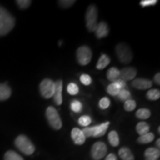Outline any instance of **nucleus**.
I'll use <instances>...</instances> for the list:
<instances>
[{
	"instance_id": "obj_1",
	"label": "nucleus",
	"mask_w": 160,
	"mask_h": 160,
	"mask_svg": "<svg viewBox=\"0 0 160 160\" xmlns=\"http://www.w3.org/2000/svg\"><path fill=\"white\" fill-rule=\"evenodd\" d=\"M15 25V19L5 8L0 6V36L9 33Z\"/></svg>"
},
{
	"instance_id": "obj_2",
	"label": "nucleus",
	"mask_w": 160,
	"mask_h": 160,
	"mask_svg": "<svg viewBox=\"0 0 160 160\" xmlns=\"http://www.w3.org/2000/svg\"><path fill=\"white\" fill-rule=\"evenodd\" d=\"M97 8L95 5H90L88 8L85 14L86 27L90 32H95L97 27Z\"/></svg>"
},
{
	"instance_id": "obj_3",
	"label": "nucleus",
	"mask_w": 160,
	"mask_h": 160,
	"mask_svg": "<svg viewBox=\"0 0 160 160\" xmlns=\"http://www.w3.org/2000/svg\"><path fill=\"white\" fill-rule=\"evenodd\" d=\"M17 148L26 155H31L35 151V147L28 138L24 135H20L15 140Z\"/></svg>"
},
{
	"instance_id": "obj_4",
	"label": "nucleus",
	"mask_w": 160,
	"mask_h": 160,
	"mask_svg": "<svg viewBox=\"0 0 160 160\" xmlns=\"http://www.w3.org/2000/svg\"><path fill=\"white\" fill-rule=\"evenodd\" d=\"M109 125V122H105L100 124L99 125L93 126V127H86L82 131L85 138L90 137H100L105 135Z\"/></svg>"
},
{
	"instance_id": "obj_5",
	"label": "nucleus",
	"mask_w": 160,
	"mask_h": 160,
	"mask_svg": "<svg viewBox=\"0 0 160 160\" xmlns=\"http://www.w3.org/2000/svg\"><path fill=\"white\" fill-rule=\"evenodd\" d=\"M116 53L122 63L128 64L133 59V53L129 46L125 43H119L116 47Z\"/></svg>"
},
{
	"instance_id": "obj_6",
	"label": "nucleus",
	"mask_w": 160,
	"mask_h": 160,
	"mask_svg": "<svg viewBox=\"0 0 160 160\" xmlns=\"http://www.w3.org/2000/svg\"><path fill=\"white\" fill-rule=\"evenodd\" d=\"M46 117L50 125L55 130H59L62 126L61 118L55 108L50 106L46 110Z\"/></svg>"
},
{
	"instance_id": "obj_7",
	"label": "nucleus",
	"mask_w": 160,
	"mask_h": 160,
	"mask_svg": "<svg viewBox=\"0 0 160 160\" xmlns=\"http://www.w3.org/2000/svg\"><path fill=\"white\" fill-rule=\"evenodd\" d=\"M55 82L50 79H45L42 81L39 85L40 93L45 99H50L53 97L54 93Z\"/></svg>"
},
{
	"instance_id": "obj_8",
	"label": "nucleus",
	"mask_w": 160,
	"mask_h": 160,
	"mask_svg": "<svg viewBox=\"0 0 160 160\" xmlns=\"http://www.w3.org/2000/svg\"><path fill=\"white\" fill-rule=\"evenodd\" d=\"M77 57L80 65H88L91 62L92 58L91 50L88 46H81L77 49Z\"/></svg>"
},
{
	"instance_id": "obj_9",
	"label": "nucleus",
	"mask_w": 160,
	"mask_h": 160,
	"mask_svg": "<svg viewBox=\"0 0 160 160\" xmlns=\"http://www.w3.org/2000/svg\"><path fill=\"white\" fill-rule=\"evenodd\" d=\"M107 153V146L102 142H97L93 145L91 156L94 160H99L105 157Z\"/></svg>"
},
{
	"instance_id": "obj_10",
	"label": "nucleus",
	"mask_w": 160,
	"mask_h": 160,
	"mask_svg": "<svg viewBox=\"0 0 160 160\" xmlns=\"http://www.w3.org/2000/svg\"><path fill=\"white\" fill-rule=\"evenodd\" d=\"M53 97L57 105H60L62 103V82L61 80L55 82V88Z\"/></svg>"
},
{
	"instance_id": "obj_11",
	"label": "nucleus",
	"mask_w": 160,
	"mask_h": 160,
	"mask_svg": "<svg viewBox=\"0 0 160 160\" xmlns=\"http://www.w3.org/2000/svg\"><path fill=\"white\" fill-rule=\"evenodd\" d=\"M137 75V70L134 68H125L120 71L119 79L123 81H129L133 79Z\"/></svg>"
},
{
	"instance_id": "obj_12",
	"label": "nucleus",
	"mask_w": 160,
	"mask_h": 160,
	"mask_svg": "<svg viewBox=\"0 0 160 160\" xmlns=\"http://www.w3.org/2000/svg\"><path fill=\"white\" fill-rule=\"evenodd\" d=\"M152 82L151 80L147 79H142V78H138L132 82V85L135 88L139 90H146L151 88Z\"/></svg>"
},
{
	"instance_id": "obj_13",
	"label": "nucleus",
	"mask_w": 160,
	"mask_h": 160,
	"mask_svg": "<svg viewBox=\"0 0 160 160\" xmlns=\"http://www.w3.org/2000/svg\"><path fill=\"white\" fill-rule=\"evenodd\" d=\"M71 137L73 142L79 145L84 144L86 139L82 131L80 130L79 128H74L72 130Z\"/></svg>"
},
{
	"instance_id": "obj_14",
	"label": "nucleus",
	"mask_w": 160,
	"mask_h": 160,
	"mask_svg": "<svg viewBox=\"0 0 160 160\" xmlns=\"http://www.w3.org/2000/svg\"><path fill=\"white\" fill-rule=\"evenodd\" d=\"M109 33L108 26L105 22H100L97 25V28H96L95 33L98 39H102L107 37Z\"/></svg>"
},
{
	"instance_id": "obj_15",
	"label": "nucleus",
	"mask_w": 160,
	"mask_h": 160,
	"mask_svg": "<svg viewBox=\"0 0 160 160\" xmlns=\"http://www.w3.org/2000/svg\"><path fill=\"white\" fill-rule=\"evenodd\" d=\"M145 157L147 160H157L160 157L159 149L156 148H149L145 152Z\"/></svg>"
},
{
	"instance_id": "obj_16",
	"label": "nucleus",
	"mask_w": 160,
	"mask_h": 160,
	"mask_svg": "<svg viewBox=\"0 0 160 160\" xmlns=\"http://www.w3.org/2000/svg\"><path fill=\"white\" fill-rule=\"evenodd\" d=\"M11 95V89L6 84H0V101L8 99Z\"/></svg>"
},
{
	"instance_id": "obj_17",
	"label": "nucleus",
	"mask_w": 160,
	"mask_h": 160,
	"mask_svg": "<svg viewBox=\"0 0 160 160\" xmlns=\"http://www.w3.org/2000/svg\"><path fill=\"white\" fill-rule=\"evenodd\" d=\"M119 155L122 160H134V157L131 150L128 148H122L119 151Z\"/></svg>"
},
{
	"instance_id": "obj_18",
	"label": "nucleus",
	"mask_w": 160,
	"mask_h": 160,
	"mask_svg": "<svg viewBox=\"0 0 160 160\" xmlns=\"http://www.w3.org/2000/svg\"><path fill=\"white\" fill-rule=\"evenodd\" d=\"M110 62H111V59H110L108 56L106 54H102L100 57L99 59L98 60L97 64V68L99 70H102L105 68L110 64Z\"/></svg>"
},
{
	"instance_id": "obj_19",
	"label": "nucleus",
	"mask_w": 160,
	"mask_h": 160,
	"mask_svg": "<svg viewBox=\"0 0 160 160\" xmlns=\"http://www.w3.org/2000/svg\"><path fill=\"white\" fill-rule=\"evenodd\" d=\"M119 74H120V71L117 68L112 67L111 68L108 69V71H107V78L108 79L110 80L111 82H114L118 79H119Z\"/></svg>"
},
{
	"instance_id": "obj_20",
	"label": "nucleus",
	"mask_w": 160,
	"mask_h": 160,
	"mask_svg": "<svg viewBox=\"0 0 160 160\" xmlns=\"http://www.w3.org/2000/svg\"><path fill=\"white\" fill-rule=\"evenodd\" d=\"M108 141L109 143L113 147H117V146L119 145V137L117 131H112L110 132L108 134Z\"/></svg>"
},
{
	"instance_id": "obj_21",
	"label": "nucleus",
	"mask_w": 160,
	"mask_h": 160,
	"mask_svg": "<svg viewBox=\"0 0 160 160\" xmlns=\"http://www.w3.org/2000/svg\"><path fill=\"white\" fill-rule=\"evenodd\" d=\"M153 139H154V134L151 132H148L145 134L140 136L138 138V142L141 144H148L151 142Z\"/></svg>"
},
{
	"instance_id": "obj_22",
	"label": "nucleus",
	"mask_w": 160,
	"mask_h": 160,
	"mask_svg": "<svg viewBox=\"0 0 160 160\" xmlns=\"http://www.w3.org/2000/svg\"><path fill=\"white\" fill-rule=\"evenodd\" d=\"M136 129H137V133H139L140 136H142L148 133L150 127L147 123L145 122H139L137 124Z\"/></svg>"
},
{
	"instance_id": "obj_23",
	"label": "nucleus",
	"mask_w": 160,
	"mask_h": 160,
	"mask_svg": "<svg viewBox=\"0 0 160 160\" xmlns=\"http://www.w3.org/2000/svg\"><path fill=\"white\" fill-rule=\"evenodd\" d=\"M136 116L138 119H147L151 116V111L147 108H140L136 113Z\"/></svg>"
},
{
	"instance_id": "obj_24",
	"label": "nucleus",
	"mask_w": 160,
	"mask_h": 160,
	"mask_svg": "<svg viewBox=\"0 0 160 160\" xmlns=\"http://www.w3.org/2000/svg\"><path fill=\"white\" fill-rule=\"evenodd\" d=\"M5 160H24L23 158L15 151H8L5 154Z\"/></svg>"
},
{
	"instance_id": "obj_25",
	"label": "nucleus",
	"mask_w": 160,
	"mask_h": 160,
	"mask_svg": "<svg viewBox=\"0 0 160 160\" xmlns=\"http://www.w3.org/2000/svg\"><path fill=\"white\" fill-rule=\"evenodd\" d=\"M148 99L149 100H157L160 97V91L158 89H151L147 92L146 94Z\"/></svg>"
},
{
	"instance_id": "obj_26",
	"label": "nucleus",
	"mask_w": 160,
	"mask_h": 160,
	"mask_svg": "<svg viewBox=\"0 0 160 160\" xmlns=\"http://www.w3.org/2000/svg\"><path fill=\"white\" fill-rule=\"evenodd\" d=\"M119 91L120 89L115 82H112L111 84H110L107 88L108 93L110 95L113 96V97H114V96H117Z\"/></svg>"
},
{
	"instance_id": "obj_27",
	"label": "nucleus",
	"mask_w": 160,
	"mask_h": 160,
	"mask_svg": "<svg viewBox=\"0 0 160 160\" xmlns=\"http://www.w3.org/2000/svg\"><path fill=\"white\" fill-rule=\"evenodd\" d=\"M117 97H119V99L122 101H127V100L131 99V93L128 91H127L126 89H122L120 90V91L118 93Z\"/></svg>"
},
{
	"instance_id": "obj_28",
	"label": "nucleus",
	"mask_w": 160,
	"mask_h": 160,
	"mask_svg": "<svg viewBox=\"0 0 160 160\" xmlns=\"http://www.w3.org/2000/svg\"><path fill=\"white\" fill-rule=\"evenodd\" d=\"M71 108L75 113H79L82 109V104L78 100H73L71 103Z\"/></svg>"
},
{
	"instance_id": "obj_29",
	"label": "nucleus",
	"mask_w": 160,
	"mask_h": 160,
	"mask_svg": "<svg viewBox=\"0 0 160 160\" xmlns=\"http://www.w3.org/2000/svg\"><path fill=\"white\" fill-rule=\"evenodd\" d=\"M137 107V103L133 99H128L127 101L125 102V104H124V108H125V110L126 111H133Z\"/></svg>"
},
{
	"instance_id": "obj_30",
	"label": "nucleus",
	"mask_w": 160,
	"mask_h": 160,
	"mask_svg": "<svg viewBox=\"0 0 160 160\" xmlns=\"http://www.w3.org/2000/svg\"><path fill=\"white\" fill-rule=\"evenodd\" d=\"M67 91L71 95H77L79 93V87L76 83L71 82L68 85Z\"/></svg>"
},
{
	"instance_id": "obj_31",
	"label": "nucleus",
	"mask_w": 160,
	"mask_h": 160,
	"mask_svg": "<svg viewBox=\"0 0 160 160\" xmlns=\"http://www.w3.org/2000/svg\"><path fill=\"white\" fill-rule=\"evenodd\" d=\"M79 124L82 127H87L91 123V118L88 115H85L81 117L79 119Z\"/></svg>"
},
{
	"instance_id": "obj_32",
	"label": "nucleus",
	"mask_w": 160,
	"mask_h": 160,
	"mask_svg": "<svg viewBox=\"0 0 160 160\" xmlns=\"http://www.w3.org/2000/svg\"><path fill=\"white\" fill-rule=\"evenodd\" d=\"M110 105H111V101H110V99L108 97H103L100 99L99 105L101 109H107L110 106Z\"/></svg>"
},
{
	"instance_id": "obj_33",
	"label": "nucleus",
	"mask_w": 160,
	"mask_h": 160,
	"mask_svg": "<svg viewBox=\"0 0 160 160\" xmlns=\"http://www.w3.org/2000/svg\"><path fill=\"white\" fill-rule=\"evenodd\" d=\"M80 81H81V82L82 83L83 85H89L91 84L92 79L91 77H90L89 75L84 73V74L81 75V77H80Z\"/></svg>"
},
{
	"instance_id": "obj_34",
	"label": "nucleus",
	"mask_w": 160,
	"mask_h": 160,
	"mask_svg": "<svg viewBox=\"0 0 160 160\" xmlns=\"http://www.w3.org/2000/svg\"><path fill=\"white\" fill-rule=\"evenodd\" d=\"M16 2L17 3V5H19L20 8L25 9L29 7L31 3V1H30V0H17Z\"/></svg>"
},
{
	"instance_id": "obj_35",
	"label": "nucleus",
	"mask_w": 160,
	"mask_h": 160,
	"mask_svg": "<svg viewBox=\"0 0 160 160\" xmlns=\"http://www.w3.org/2000/svg\"><path fill=\"white\" fill-rule=\"evenodd\" d=\"M58 2L64 8H69L73 5L76 2L73 1V0H62V1H59Z\"/></svg>"
},
{
	"instance_id": "obj_36",
	"label": "nucleus",
	"mask_w": 160,
	"mask_h": 160,
	"mask_svg": "<svg viewBox=\"0 0 160 160\" xmlns=\"http://www.w3.org/2000/svg\"><path fill=\"white\" fill-rule=\"evenodd\" d=\"M157 3V0H142L140 2V5L142 7H148V6L155 5Z\"/></svg>"
},
{
	"instance_id": "obj_37",
	"label": "nucleus",
	"mask_w": 160,
	"mask_h": 160,
	"mask_svg": "<svg viewBox=\"0 0 160 160\" xmlns=\"http://www.w3.org/2000/svg\"><path fill=\"white\" fill-rule=\"evenodd\" d=\"M113 82H115L117 84V85L119 87V88L120 90H122V89H125L126 88V84H125V82L123 81V80L120 79H118L117 80H116V81Z\"/></svg>"
},
{
	"instance_id": "obj_38",
	"label": "nucleus",
	"mask_w": 160,
	"mask_h": 160,
	"mask_svg": "<svg viewBox=\"0 0 160 160\" xmlns=\"http://www.w3.org/2000/svg\"><path fill=\"white\" fill-rule=\"evenodd\" d=\"M105 160H117V158L113 153H110V154L108 155V157H106Z\"/></svg>"
},
{
	"instance_id": "obj_39",
	"label": "nucleus",
	"mask_w": 160,
	"mask_h": 160,
	"mask_svg": "<svg viewBox=\"0 0 160 160\" xmlns=\"http://www.w3.org/2000/svg\"><path fill=\"white\" fill-rule=\"evenodd\" d=\"M154 82L156 84H157V85H159L160 84V73H158L155 75Z\"/></svg>"
},
{
	"instance_id": "obj_40",
	"label": "nucleus",
	"mask_w": 160,
	"mask_h": 160,
	"mask_svg": "<svg viewBox=\"0 0 160 160\" xmlns=\"http://www.w3.org/2000/svg\"><path fill=\"white\" fill-rule=\"evenodd\" d=\"M156 144H157V147H158V149H159V147H160V139H157V142H156Z\"/></svg>"
},
{
	"instance_id": "obj_41",
	"label": "nucleus",
	"mask_w": 160,
	"mask_h": 160,
	"mask_svg": "<svg viewBox=\"0 0 160 160\" xmlns=\"http://www.w3.org/2000/svg\"><path fill=\"white\" fill-rule=\"evenodd\" d=\"M158 131H159H159H160V128H158Z\"/></svg>"
}]
</instances>
